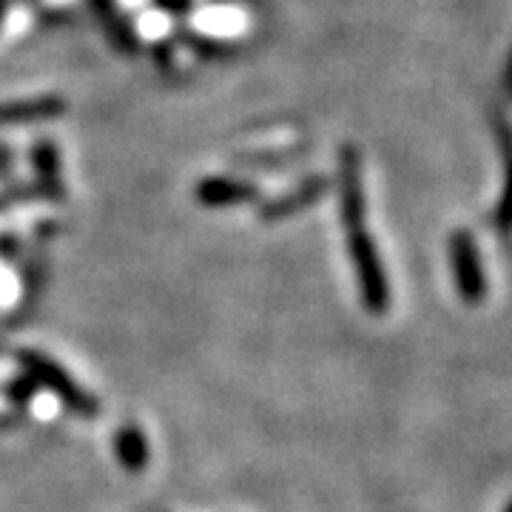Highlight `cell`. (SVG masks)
<instances>
[{
  "instance_id": "52a82bcc",
  "label": "cell",
  "mask_w": 512,
  "mask_h": 512,
  "mask_svg": "<svg viewBox=\"0 0 512 512\" xmlns=\"http://www.w3.org/2000/svg\"><path fill=\"white\" fill-rule=\"evenodd\" d=\"M92 9H94V15L100 18V23H103V32H106V37H109L114 49L128 52V55L140 49L137 32H134L131 20L120 12L117 0H92Z\"/></svg>"
},
{
  "instance_id": "ba28073f",
  "label": "cell",
  "mask_w": 512,
  "mask_h": 512,
  "mask_svg": "<svg viewBox=\"0 0 512 512\" xmlns=\"http://www.w3.org/2000/svg\"><path fill=\"white\" fill-rule=\"evenodd\" d=\"M114 456H117V461L126 467L128 473H143V470H146L148 458H151L148 439L143 436V430H140V427H134V424L120 427V430H117V436H114Z\"/></svg>"
},
{
  "instance_id": "8992f818",
  "label": "cell",
  "mask_w": 512,
  "mask_h": 512,
  "mask_svg": "<svg viewBox=\"0 0 512 512\" xmlns=\"http://www.w3.org/2000/svg\"><path fill=\"white\" fill-rule=\"evenodd\" d=\"M194 197L205 208H228V205H245V202L259 200V188L248 180H234V177H205Z\"/></svg>"
},
{
  "instance_id": "7a4b0ae2",
  "label": "cell",
  "mask_w": 512,
  "mask_h": 512,
  "mask_svg": "<svg viewBox=\"0 0 512 512\" xmlns=\"http://www.w3.org/2000/svg\"><path fill=\"white\" fill-rule=\"evenodd\" d=\"M348 248L356 276H359V285H362L367 311L384 313L387 302H390V291H387V276H384L376 242L370 239L365 228H356V231H348Z\"/></svg>"
},
{
  "instance_id": "30bf717a",
  "label": "cell",
  "mask_w": 512,
  "mask_h": 512,
  "mask_svg": "<svg viewBox=\"0 0 512 512\" xmlns=\"http://www.w3.org/2000/svg\"><path fill=\"white\" fill-rule=\"evenodd\" d=\"M32 165L40 183H60V148L52 140H37L32 146Z\"/></svg>"
},
{
  "instance_id": "8fae6325",
  "label": "cell",
  "mask_w": 512,
  "mask_h": 512,
  "mask_svg": "<svg viewBox=\"0 0 512 512\" xmlns=\"http://www.w3.org/2000/svg\"><path fill=\"white\" fill-rule=\"evenodd\" d=\"M456 271H458V282H461V288L464 293L476 291L478 285H481V279H478V268H476V256H473V248H470V242L464 237H456Z\"/></svg>"
},
{
  "instance_id": "7c38bea8",
  "label": "cell",
  "mask_w": 512,
  "mask_h": 512,
  "mask_svg": "<svg viewBox=\"0 0 512 512\" xmlns=\"http://www.w3.org/2000/svg\"><path fill=\"white\" fill-rule=\"evenodd\" d=\"M35 387L37 384L29 379V376H23V379H18V382H12L9 384V396L15 399V402H29L32 399V393H35Z\"/></svg>"
},
{
  "instance_id": "5b68a950",
  "label": "cell",
  "mask_w": 512,
  "mask_h": 512,
  "mask_svg": "<svg viewBox=\"0 0 512 512\" xmlns=\"http://www.w3.org/2000/svg\"><path fill=\"white\" fill-rule=\"evenodd\" d=\"M66 100L57 94H43V97H29V100H12L0 103V128L23 126V123H43L66 114Z\"/></svg>"
},
{
  "instance_id": "9a60e30c",
  "label": "cell",
  "mask_w": 512,
  "mask_h": 512,
  "mask_svg": "<svg viewBox=\"0 0 512 512\" xmlns=\"http://www.w3.org/2000/svg\"><path fill=\"white\" fill-rule=\"evenodd\" d=\"M6 6H9V0H0V23L6 18Z\"/></svg>"
},
{
  "instance_id": "6da1fadb",
  "label": "cell",
  "mask_w": 512,
  "mask_h": 512,
  "mask_svg": "<svg viewBox=\"0 0 512 512\" xmlns=\"http://www.w3.org/2000/svg\"><path fill=\"white\" fill-rule=\"evenodd\" d=\"M18 362L23 367V376H29L35 384L52 390L57 399L66 404L72 413H80V416H97L100 413V404H97L92 393L83 390L63 367L52 362V359H46L43 353H37V350H20Z\"/></svg>"
},
{
  "instance_id": "3957f363",
  "label": "cell",
  "mask_w": 512,
  "mask_h": 512,
  "mask_svg": "<svg viewBox=\"0 0 512 512\" xmlns=\"http://www.w3.org/2000/svg\"><path fill=\"white\" fill-rule=\"evenodd\" d=\"M339 211L348 231L365 228V183H362V160L353 146H345L339 160Z\"/></svg>"
},
{
  "instance_id": "4fadbf2b",
  "label": "cell",
  "mask_w": 512,
  "mask_h": 512,
  "mask_svg": "<svg viewBox=\"0 0 512 512\" xmlns=\"http://www.w3.org/2000/svg\"><path fill=\"white\" fill-rule=\"evenodd\" d=\"M165 15H174V18H185L194 6V0H154Z\"/></svg>"
},
{
  "instance_id": "9c48e42d",
  "label": "cell",
  "mask_w": 512,
  "mask_h": 512,
  "mask_svg": "<svg viewBox=\"0 0 512 512\" xmlns=\"http://www.w3.org/2000/svg\"><path fill=\"white\" fill-rule=\"evenodd\" d=\"M63 194H66V188L63 183H32V185H15V188H6V191H0V214L3 211H9V208H15L20 202H40V200H49V202H63Z\"/></svg>"
},
{
  "instance_id": "5bb4252c",
  "label": "cell",
  "mask_w": 512,
  "mask_h": 512,
  "mask_svg": "<svg viewBox=\"0 0 512 512\" xmlns=\"http://www.w3.org/2000/svg\"><path fill=\"white\" fill-rule=\"evenodd\" d=\"M12 163H15V154H12L6 146H0V174H3V171H9V165Z\"/></svg>"
},
{
  "instance_id": "277c9868",
  "label": "cell",
  "mask_w": 512,
  "mask_h": 512,
  "mask_svg": "<svg viewBox=\"0 0 512 512\" xmlns=\"http://www.w3.org/2000/svg\"><path fill=\"white\" fill-rule=\"evenodd\" d=\"M328 185V177L313 174V177H308V180H302V183L296 185L293 191H288L285 197H276V200L265 202L259 208V220L279 222L285 220V217L299 214V211H305V208H311V205H316V202L325 197Z\"/></svg>"
}]
</instances>
